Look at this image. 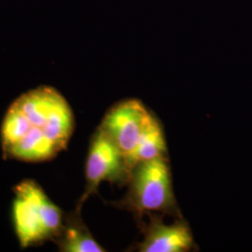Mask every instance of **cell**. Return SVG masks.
Listing matches in <instances>:
<instances>
[{"label":"cell","mask_w":252,"mask_h":252,"mask_svg":"<svg viewBox=\"0 0 252 252\" xmlns=\"http://www.w3.org/2000/svg\"><path fill=\"white\" fill-rule=\"evenodd\" d=\"M72 109L53 87L41 86L22 94L8 108L1 126L5 158L44 162L63 151L74 131Z\"/></svg>","instance_id":"6da1fadb"},{"label":"cell","mask_w":252,"mask_h":252,"mask_svg":"<svg viewBox=\"0 0 252 252\" xmlns=\"http://www.w3.org/2000/svg\"><path fill=\"white\" fill-rule=\"evenodd\" d=\"M12 221L22 248L54 241L60 234L64 215L36 181L26 180L14 189Z\"/></svg>","instance_id":"7a4b0ae2"},{"label":"cell","mask_w":252,"mask_h":252,"mask_svg":"<svg viewBox=\"0 0 252 252\" xmlns=\"http://www.w3.org/2000/svg\"><path fill=\"white\" fill-rule=\"evenodd\" d=\"M127 184L129 188L126 196L113 205L132 212L140 223L142 217L152 213L180 218L166 158L137 163Z\"/></svg>","instance_id":"3957f363"},{"label":"cell","mask_w":252,"mask_h":252,"mask_svg":"<svg viewBox=\"0 0 252 252\" xmlns=\"http://www.w3.org/2000/svg\"><path fill=\"white\" fill-rule=\"evenodd\" d=\"M130 174L124 155L98 127L91 139L85 167L86 186L76 210L81 212L83 203L97 191L102 182L124 185L128 182Z\"/></svg>","instance_id":"277c9868"},{"label":"cell","mask_w":252,"mask_h":252,"mask_svg":"<svg viewBox=\"0 0 252 252\" xmlns=\"http://www.w3.org/2000/svg\"><path fill=\"white\" fill-rule=\"evenodd\" d=\"M153 118L139 100H125L108 110L99 128L116 145L126 162Z\"/></svg>","instance_id":"5b68a950"},{"label":"cell","mask_w":252,"mask_h":252,"mask_svg":"<svg viewBox=\"0 0 252 252\" xmlns=\"http://www.w3.org/2000/svg\"><path fill=\"white\" fill-rule=\"evenodd\" d=\"M148 224L142 222L144 237L137 245L141 252H185L195 248L193 236L189 225L182 219L173 224H164L161 217L149 215Z\"/></svg>","instance_id":"8992f818"},{"label":"cell","mask_w":252,"mask_h":252,"mask_svg":"<svg viewBox=\"0 0 252 252\" xmlns=\"http://www.w3.org/2000/svg\"><path fill=\"white\" fill-rule=\"evenodd\" d=\"M54 242L61 252H105L83 223L81 212L78 210L64 215L62 230Z\"/></svg>","instance_id":"52a82bcc"},{"label":"cell","mask_w":252,"mask_h":252,"mask_svg":"<svg viewBox=\"0 0 252 252\" xmlns=\"http://www.w3.org/2000/svg\"><path fill=\"white\" fill-rule=\"evenodd\" d=\"M166 154L167 148L162 127L154 117L146 128L134 152L127 158L126 164L131 173L137 163L157 158H166Z\"/></svg>","instance_id":"ba28073f"}]
</instances>
